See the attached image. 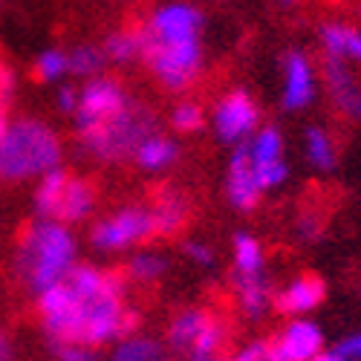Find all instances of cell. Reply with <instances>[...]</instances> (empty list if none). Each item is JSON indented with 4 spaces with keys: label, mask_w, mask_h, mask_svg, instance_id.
I'll list each match as a JSON object with an SVG mask.
<instances>
[{
    "label": "cell",
    "mask_w": 361,
    "mask_h": 361,
    "mask_svg": "<svg viewBox=\"0 0 361 361\" xmlns=\"http://www.w3.org/2000/svg\"><path fill=\"white\" fill-rule=\"evenodd\" d=\"M128 289L122 269L78 260L61 283L35 295V315L47 344L102 350L139 333L142 312L128 300Z\"/></svg>",
    "instance_id": "cell-1"
},
{
    "label": "cell",
    "mask_w": 361,
    "mask_h": 361,
    "mask_svg": "<svg viewBox=\"0 0 361 361\" xmlns=\"http://www.w3.org/2000/svg\"><path fill=\"white\" fill-rule=\"evenodd\" d=\"M136 29L154 81L173 96L188 93L205 70V12L194 0H162Z\"/></svg>",
    "instance_id": "cell-2"
},
{
    "label": "cell",
    "mask_w": 361,
    "mask_h": 361,
    "mask_svg": "<svg viewBox=\"0 0 361 361\" xmlns=\"http://www.w3.org/2000/svg\"><path fill=\"white\" fill-rule=\"evenodd\" d=\"M12 263L18 283L35 298L73 272V266L78 263V237L73 226L32 217L18 237Z\"/></svg>",
    "instance_id": "cell-3"
},
{
    "label": "cell",
    "mask_w": 361,
    "mask_h": 361,
    "mask_svg": "<svg viewBox=\"0 0 361 361\" xmlns=\"http://www.w3.org/2000/svg\"><path fill=\"white\" fill-rule=\"evenodd\" d=\"M58 165H64V139L44 118L20 116L0 133V183H35Z\"/></svg>",
    "instance_id": "cell-4"
},
{
    "label": "cell",
    "mask_w": 361,
    "mask_h": 361,
    "mask_svg": "<svg viewBox=\"0 0 361 361\" xmlns=\"http://www.w3.org/2000/svg\"><path fill=\"white\" fill-rule=\"evenodd\" d=\"M157 125H159L157 113L133 99L122 113H116L113 118H107L104 125L93 128L90 133L75 136V142L84 157L96 159L102 165H122V162H130L136 145L147 133L159 130Z\"/></svg>",
    "instance_id": "cell-5"
},
{
    "label": "cell",
    "mask_w": 361,
    "mask_h": 361,
    "mask_svg": "<svg viewBox=\"0 0 361 361\" xmlns=\"http://www.w3.org/2000/svg\"><path fill=\"white\" fill-rule=\"evenodd\" d=\"M96 205H99L96 185L81 173H70L64 165H58L41 179H35V191H32L35 217L78 226L96 214Z\"/></svg>",
    "instance_id": "cell-6"
},
{
    "label": "cell",
    "mask_w": 361,
    "mask_h": 361,
    "mask_svg": "<svg viewBox=\"0 0 361 361\" xmlns=\"http://www.w3.org/2000/svg\"><path fill=\"white\" fill-rule=\"evenodd\" d=\"M154 217L147 202H125L90 226V246L99 255H122L154 240Z\"/></svg>",
    "instance_id": "cell-7"
},
{
    "label": "cell",
    "mask_w": 361,
    "mask_h": 361,
    "mask_svg": "<svg viewBox=\"0 0 361 361\" xmlns=\"http://www.w3.org/2000/svg\"><path fill=\"white\" fill-rule=\"evenodd\" d=\"M228 341L226 321L208 307H183L176 310L165 329V344L176 355H208L223 353Z\"/></svg>",
    "instance_id": "cell-8"
},
{
    "label": "cell",
    "mask_w": 361,
    "mask_h": 361,
    "mask_svg": "<svg viewBox=\"0 0 361 361\" xmlns=\"http://www.w3.org/2000/svg\"><path fill=\"white\" fill-rule=\"evenodd\" d=\"M133 102V96L125 90L122 81H116L110 75H96L78 84V107L73 113V128L75 136L90 133L93 128L104 125L107 118H113L116 113H122L128 104Z\"/></svg>",
    "instance_id": "cell-9"
},
{
    "label": "cell",
    "mask_w": 361,
    "mask_h": 361,
    "mask_svg": "<svg viewBox=\"0 0 361 361\" xmlns=\"http://www.w3.org/2000/svg\"><path fill=\"white\" fill-rule=\"evenodd\" d=\"M212 125L217 142H223L226 147H237L252 139V133L263 125L260 122V104L255 102V96L246 87H231L214 102L212 110Z\"/></svg>",
    "instance_id": "cell-10"
},
{
    "label": "cell",
    "mask_w": 361,
    "mask_h": 361,
    "mask_svg": "<svg viewBox=\"0 0 361 361\" xmlns=\"http://www.w3.org/2000/svg\"><path fill=\"white\" fill-rule=\"evenodd\" d=\"M283 133L275 125H260L246 142V154L257 171L263 191H275L289 179V165L283 157Z\"/></svg>",
    "instance_id": "cell-11"
},
{
    "label": "cell",
    "mask_w": 361,
    "mask_h": 361,
    "mask_svg": "<svg viewBox=\"0 0 361 361\" xmlns=\"http://www.w3.org/2000/svg\"><path fill=\"white\" fill-rule=\"evenodd\" d=\"M281 107L286 113H300L315 102L318 84H315V67L307 52L289 49L281 58Z\"/></svg>",
    "instance_id": "cell-12"
},
{
    "label": "cell",
    "mask_w": 361,
    "mask_h": 361,
    "mask_svg": "<svg viewBox=\"0 0 361 361\" xmlns=\"http://www.w3.org/2000/svg\"><path fill=\"white\" fill-rule=\"evenodd\" d=\"M269 361H310L324 350V329L307 315L292 318L275 338L266 341Z\"/></svg>",
    "instance_id": "cell-13"
},
{
    "label": "cell",
    "mask_w": 361,
    "mask_h": 361,
    "mask_svg": "<svg viewBox=\"0 0 361 361\" xmlns=\"http://www.w3.org/2000/svg\"><path fill=\"white\" fill-rule=\"evenodd\" d=\"M263 185L257 179V171L246 154V142L231 147V157H228V165H226V200L234 212L246 214V212H255L263 200Z\"/></svg>",
    "instance_id": "cell-14"
},
{
    "label": "cell",
    "mask_w": 361,
    "mask_h": 361,
    "mask_svg": "<svg viewBox=\"0 0 361 361\" xmlns=\"http://www.w3.org/2000/svg\"><path fill=\"white\" fill-rule=\"evenodd\" d=\"M147 208H150V217H154V231L162 240L179 237L191 220V202L185 191H179L176 185L157 188V194L147 200Z\"/></svg>",
    "instance_id": "cell-15"
},
{
    "label": "cell",
    "mask_w": 361,
    "mask_h": 361,
    "mask_svg": "<svg viewBox=\"0 0 361 361\" xmlns=\"http://www.w3.org/2000/svg\"><path fill=\"white\" fill-rule=\"evenodd\" d=\"M326 298V283L318 275H295L292 281H286L278 292H275V310L289 315V318H300L310 315L312 310H318Z\"/></svg>",
    "instance_id": "cell-16"
},
{
    "label": "cell",
    "mask_w": 361,
    "mask_h": 361,
    "mask_svg": "<svg viewBox=\"0 0 361 361\" xmlns=\"http://www.w3.org/2000/svg\"><path fill=\"white\" fill-rule=\"evenodd\" d=\"M324 84L329 102L336 104V110L347 118H361V87L353 78V70L347 61L338 58H324Z\"/></svg>",
    "instance_id": "cell-17"
},
{
    "label": "cell",
    "mask_w": 361,
    "mask_h": 361,
    "mask_svg": "<svg viewBox=\"0 0 361 361\" xmlns=\"http://www.w3.org/2000/svg\"><path fill=\"white\" fill-rule=\"evenodd\" d=\"M179 157H183V147H179L176 136L173 133H162V130H154V133H147L136 150H133V157L130 162L142 171V173H165L171 171Z\"/></svg>",
    "instance_id": "cell-18"
},
{
    "label": "cell",
    "mask_w": 361,
    "mask_h": 361,
    "mask_svg": "<svg viewBox=\"0 0 361 361\" xmlns=\"http://www.w3.org/2000/svg\"><path fill=\"white\" fill-rule=\"evenodd\" d=\"M234 300L246 318H263L275 304V286L266 278V272L234 275Z\"/></svg>",
    "instance_id": "cell-19"
},
{
    "label": "cell",
    "mask_w": 361,
    "mask_h": 361,
    "mask_svg": "<svg viewBox=\"0 0 361 361\" xmlns=\"http://www.w3.org/2000/svg\"><path fill=\"white\" fill-rule=\"evenodd\" d=\"M318 41L326 58H338L347 64H361V29L353 23L341 20H329L321 23L318 29Z\"/></svg>",
    "instance_id": "cell-20"
},
{
    "label": "cell",
    "mask_w": 361,
    "mask_h": 361,
    "mask_svg": "<svg viewBox=\"0 0 361 361\" xmlns=\"http://www.w3.org/2000/svg\"><path fill=\"white\" fill-rule=\"evenodd\" d=\"M168 269H171V260L162 252L139 246L130 252L128 263L122 266V275L128 278L130 286H154L168 275Z\"/></svg>",
    "instance_id": "cell-21"
},
{
    "label": "cell",
    "mask_w": 361,
    "mask_h": 361,
    "mask_svg": "<svg viewBox=\"0 0 361 361\" xmlns=\"http://www.w3.org/2000/svg\"><path fill=\"white\" fill-rule=\"evenodd\" d=\"M110 361H173V355L168 344L150 336H142V333H133V336L118 338L110 347Z\"/></svg>",
    "instance_id": "cell-22"
},
{
    "label": "cell",
    "mask_w": 361,
    "mask_h": 361,
    "mask_svg": "<svg viewBox=\"0 0 361 361\" xmlns=\"http://www.w3.org/2000/svg\"><path fill=\"white\" fill-rule=\"evenodd\" d=\"M102 49L107 55V64L116 67H130L136 61H142V38L136 26H118L113 32H107V38L102 41Z\"/></svg>",
    "instance_id": "cell-23"
},
{
    "label": "cell",
    "mask_w": 361,
    "mask_h": 361,
    "mask_svg": "<svg viewBox=\"0 0 361 361\" xmlns=\"http://www.w3.org/2000/svg\"><path fill=\"white\" fill-rule=\"evenodd\" d=\"M231 263H234V275H257L266 269L263 243L252 231L231 234Z\"/></svg>",
    "instance_id": "cell-24"
},
{
    "label": "cell",
    "mask_w": 361,
    "mask_h": 361,
    "mask_svg": "<svg viewBox=\"0 0 361 361\" xmlns=\"http://www.w3.org/2000/svg\"><path fill=\"white\" fill-rule=\"evenodd\" d=\"M304 154H307V162L321 173H329L338 162L336 139L329 136V130H324L321 125H310L304 130Z\"/></svg>",
    "instance_id": "cell-25"
},
{
    "label": "cell",
    "mask_w": 361,
    "mask_h": 361,
    "mask_svg": "<svg viewBox=\"0 0 361 361\" xmlns=\"http://www.w3.org/2000/svg\"><path fill=\"white\" fill-rule=\"evenodd\" d=\"M67 55H70V75L78 81L96 78L107 67V55H104L102 44H75L67 49Z\"/></svg>",
    "instance_id": "cell-26"
},
{
    "label": "cell",
    "mask_w": 361,
    "mask_h": 361,
    "mask_svg": "<svg viewBox=\"0 0 361 361\" xmlns=\"http://www.w3.org/2000/svg\"><path fill=\"white\" fill-rule=\"evenodd\" d=\"M70 75V55L64 47H47L32 61V78L38 84H58Z\"/></svg>",
    "instance_id": "cell-27"
},
{
    "label": "cell",
    "mask_w": 361,
    "mask_h": 361,
    "mask_svg": "<svg viewBox=\"0 0 361 361\" xmlns=\"http://www.w3.org/2000/svg\"><path fill=\"white\" fill-rule=\"evenodd\" d=\"M208 125V113L200 102H191V99H183L176 102L168 113V128L173 130V136H194L200 130H205Z\"/></svg>",
    "instance_id": "cell-28"
},
{
    "label": "cell",
    "mask_w": 361,
    "mask_h": 361,
    "mask_svg": "<svg viewBox=\"0 0 361 361\" xmlns=\"http://www.w3.org/2000/svg\"><path fill=\"white\" fill-rule=\"evenodd\" d=\"M326 231V220L321 212H312V208H307V212H300L298 220H295V237L300 240V243H318V240L324 237Z\"/></svg>",
    "instance_id": "cell-29"
},
{
    "label": "cell",
    "mask_w": 361,
    "mask_h": 361,
    "mask_svg": "<svg viewBox=\"0 0 361 361\" xmlns=\"http://www.w3.org/2000/svg\"><path fill=\"white\" fill-rule=\"evenodd\" d=\"M183 255H185L188 263H194V266H200V269H212V266L217 263L214 249L208 246L205 240H200V237H185V240H183Z\"/></svg>",
    "instance_id": "cell-30"
},
{
    "label": "cell",
    "mask_w": 361,
    "mask_h": 361,
    "mask_svg": "<svg viewBox=\"0 0 361 361\" xmlns=\"http://www.w3.org/2000/svg\"><path fill=\"white\" fill-rule=\"evenodd\" d=\"M52 361H102L99 350L84 344H49Z\"/></svg>",
    "instance_id": "cell-31"
},
{
    "label": "cell",
    "mask_w": 361,
    "mask_h": 361,
    "mask_svg": "<svg viewBox=\"0 0 361 361\" xmlns=\"http://www.w3.org/2000/svg\"><path fill=\"white\" fill-rule=\"evenodd\" d=\"M223 361H269V347H266V341H249L243 347L231 350Z\"/></svg>",
    "instance_id": "cell-32"
},
{
    "label": "cell",
    "mask_w": 361,
    "mask_h": 361,
    "mask_svg": "<svg viewBox=\"0 0 361 361\" xmlns=\"http://www.w3.org/2000/svg\"><path fill=\"white\" fill-rule=\"evenodd\" d=\"M55 104H58V110H61L64 116L73 118V113H75V107H78V84H61V87H58Z\"/></svg>",
    "instance_id": "cell-33"
},
{
    "label": "cell",
    "mask_w": 361,
    "mask_h": 361,
    "mask_svg": "<svg viewBox=\"0 0 361 361\" xmlns=\"http://www.w3.org/2000/svg\"><path fill=\"white\" fill-rule=\"evenodd\" d=\"M15 73L12 67L4 61V55H0V104H9L12 96H15Z\"/></svg>",
    "instance_id": "cell-34"
},
{
    "label": "cell",
    "mask_w": 361,
    "mask_h": 361,
    "mask_svg": "<svg viewBox=\"0 0 361 361\" xmlns=\"http://www.w3.org/2000/svg\"><path fill=\"white\" fill-rule=\"evenodd\" d=\"M336 350H338L347 361H361V333H350V336H344V338L336 344Z\"/></svg>",
    "instance_id": "cell-35"
},
{
    "label": "cell",
    "mask_w": 361,
    "mask_h": 361,
    "mask_svg": "<svg viewBox=\"0 0 361 361\" xmlns=\"http://www.w3.org/2000/svg\"><path fill=\"white\" fill-rule=\"evenodd\" d=\"M310 361H347V358H344L336 347H333V350H326V347H324V350H321V353H315Z\"/></svg>",
    "instance_id": "cell-36"
},
{
    "label": "cell",
    "mask_w": 361,
    "mask_h": 361,
    "mask_svg": "<svg viewBox=\"0 0 361 361\" xmlns=\"http://www.w3.org/2000/svg\"><path fill=\"white\" fill-rule=\"evenodd\" d=\"M9 355H12V344H9V336L0 329V361H9Z\"/></svg>",
    "instance_id": "cell-37"
},
{
    "label": "cell",
    "mask_w": 361,
    "mask_h": 361,
    "mask_svg": "<svg viewBox=\"0 0 361 361\" xmlns=\"http://www.w3.org/2000/svg\"><path fill=\"white\" fill-rule=\"evenodd\" d=\"M6 125H9V118H6V104H0V133L6 130Z\"/></svg>",
    "instance_id": "cell-38"
},
{
    "label": "cell",
    "mask_w": 361,
    "mask_h": 361,
    "mask_svg": "<svg viewBox=\"0 0 361 361\" xmlns=\"http://www.w3.org/2000/svg\"><path fill=\"white\" fill-rule=\"evenodd\" d=\"M298 0H281V6H295Z\"/></svg>",
    "instance_id": "cell-39"
}]
</instances>
